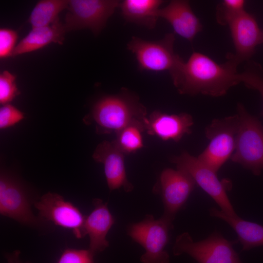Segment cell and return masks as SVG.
I'll return each instance as SVG.
<instances>
[{
    "label": "cell",
    "mask_w": 263,
    "mask_h": 263,
    "mask_svg": "<svg viewBox=\"0 0 263 263\" xmlns=\"http://www.w3.org/2000/svg\"><path fill=\"white\" fill-rule=\"evenodd\" d=\"M219 64L203 53L193 52L171 77L179 94L219 97L241 83L237 66L229 59Z\"/></svg>",
    "instance_id": "6da1fadb"
},
{
    "label": "cell",
    "mask_w": 263,
    "mask_h": 263,
    "mask_svg": "<svg viewBox=\"0 0 263 263\" xmlns=\"http://www.w3.org/2000/svg\"><path fill=\"white\" fill-rule=\"evenodd\" d=\"M91 117L99 132H119L128 125L142 123L147 116L146 108L138 96L126 88L117 94L105 96L94 106Z\"/></svg>",
    "instance_id": "7a4b0ae2"
},
{
    "label": "cell",
    "mask_w": 263,
    "mask_h": 263,
    "mask_svg": "<svg viewBox=\"0 0 263 263\" xmlns=\"http://www.w3.org/2000/svg\"><path fill=\"white\" fill-rule=\"evenodd\" d=\"M175 40L173 33H168L158 40L132 37L127 46L128 50L134 55L139 70L168 71L171 77L184 61L174 51Z\"/></svg>",
    "instance_id": "3957f363"
},
{
    "label": "cell",
    "mask_w": 263,
    "mask_h": 263,
    "mask_svg": "<svg viewBox=\"0 0 263 263\" xmlns=\"http://www.w3.org/2000/svg\"><path fill=\"white\" fill-rule=\"evenodd\" d=\"M240 125L235 150L230 158L259 175L263 169V126L242 103L237 104Z\"/></svg>",
    "instance_id": "277c9868"
},
{
    "label": "cell",
    "mask_w": 263,
    "mask_h": 263,
    "mask_svg": "<svg viewBox=\"0 0 263 263\" xmlns=\"http://www.w3.org/2000/svg\"><path fill=\"white\" fill-rule=\"evenodd\" d=\"M240 125L238 113L213 119L205 129L209 144L198 159L217 173L235 150Z\"/></svg>",
    "instance_id": "5b68a950"
},
{
    "label": "cell",
    "mask_w": 263,
    "mask_h": 263,
    "mask_svg": "<svg viewBox=\"0 0 263 263\" xmlns=\"http://www.w3.org/2000/svg\"><path fill=\"white\" fill-rule=\"evenodd\" d=\"M172 222L163 216L155 220L153 215L148 214L143 221L129 226L128 235L145 249L140 258L142 263H169L165 247L169 231L173 228Z\"/></svg>",
    "instance_id": "8992f818"
},
{
    "label": "cell",
    "mask_w": 263,
    "mask_h": 263,
    "mask_svg": "<svg viewBox=\"0 0 263 263\" xmlns=\"http://www.w3.org/2000/svg\"><path fill=\"white\" fill-rule=\"evenodd\" d=\"M233 244L217 231L198 242L188 232H184L177 237L172 252L175 256L188 254L198 263H243Z\"/></svg>",
    "instance_id": "52a82bcc"
},
{
    "label": "cell",
    "mask_w": 263,
    "mask_h": 263,
    "mask_svg": "<svg viewBox=\"0 0 263 263\" xmlns=\"http://www.w3.org/2000/svg\"><path fill=\"white\" fill-rule=\"evenodd\" d=\"M120 3L116 0H69L64 24L66 31L87 29L99 34Z\"/></svg>",
    "instance_id": "ba28073f"
},
{
    "label": "cell",
    "mask_w": 263,
    "mask_h": 263,
    "mask_svg": "<svg viewBox=\"0 0 263 263\" xmlns=\"http://www.w3.org/2000/svg\"><path fill=\"white\" fill-rule=\"evenodd\" d=\"M170 161L176 164L177 169L188 172L197 185L214 200L220 210L232 217L238 216L227 195L225 185L219 180L216 172L186 151L172 157Z\"/></svg>",
    "instance_id": "9c48e42d"
},
{
    "label": "cell",
    "mask_w": 263,
    "mask_h": 263,
    "mask_svg": "<svg viewBox=\"0 0 263 263\" xmlns=\"http://www.w3.org/2000/svg\"><path fill=\"white\" fill-rule=\"evenodd\" d=\"M30 198L26 191L14 179L1 173L0 177V213L23 225L38 228L45 221L36 217L31 209Z\"/></svg>",
    "instance_id": "30bf717a"
},
{
    "label": "cell",
    "mask_w": 263,
    "mask_h": 263,
    "mask_svg": "<svg viewBox=\"0 0 263 263\" xmlns=\"http://www.w3.org/2000/svg\"><path fill=\"white\" fill-rule=\"evenodd\" d=\"M38 217L45 221L71 229L75 237H84V225L86 216L72 203L57 193L48 192L34 203Z\"/></svg>",
    "instance_id": "8fae6325"
},
{
    "label": "cell",
    "mask_w": 263,
    "mask_h": 263,
    "mask_svg": "<svg viewBox=\"0 0 263 263\" xmlns=\"http://www.w3.org/2000/svg\"><path fill=\"white\" fill-rule=\"evenodd\" d=\"M160 189L164 207L163 217L173 221L197 184L193 178L182 169L167 168L160 177Z\"/></svg>",
    "instance_id": "7c38bea8"
},
{
    "label": "cell",
    "mask_w": 263,
    "mask_h": 263,
    "mask_svg": "<svg viewBox=\"0 0 263 263\" xmlns=\"http://www.w3.org/2000/svg\"><path fill=\"white\" fill-rule=\"evenodd\" d=\"M235 48V53H228L226 59L238 66L249 60L257 46L263 43V30L255 17L244 11L227 25Z\"/></svg>",
    "instance_id": "4fadbf2b"
},
{
    "label": "cell",
    "mask_w": 263,
    "mask_h": 263,
    "mask_svg": "<svg viewBox=\"0 0 263 263\" xmlns=\"http://www.w3.org/2000/svg\"><path fill=\"white\" fill-rule=\"evenodd\" d=\"M125 154L113 141H104L99 143L93 154V159L104 166L107 185L111 191L122 188L128 192L133 188L127 177Z\"/></svg>",
    "instance_id": "5bb4252c"
},
{
    "label": "cell",
    "mask_w": 263,
    "mask_h": 263,
    "mask_svg": "<svg viewBox=\"0 0 263 263\" xmlns=\"http://www.w3.org/2000/svg\"><path fill=\"white\" fill-rule=\"evenodd\" d=\"M193 125L192 116L186 113L169 114L155 111L144 119L145 131L148 134L176 142L186 134L191 132Z\"/></svg>",
    "instance_id": "9a60e30c"
},
{
    "label": "cell",
    "mask_w": 263,
    "mask_h": 263,
    "mask_svg": "<svg viewBox=\"0 0 263 263\" xmlns=\"http://www.w3.org/2000/svg\"><path fill=\"white\" fill-rule=\"evenodd\" d=\"M158 16L171 25L176 34L190 42L202 30L200 20L188 0H171L160 8Z\"/></svg>",
    "instance_id": "2e32d148"
},
{
    "label": "cell",
    "mask_w": 263,
    "mask_h": 263,
    "mask_svg": "<svg viewBox=\"0 0 263 263\" xmlns=\"http://www.w3.org/2000/svg\"><path fill=\"white\" fill-rule=\"evenodd\" d=\"M94 209L86 217L84 232L85 236L90 238L89 249L94 255L104 251L109 245L106 236L115 223V220L109 211L107 203L95 198L93 200Z\"/></svg>",
    "instance_id": "e0dca14e"
},
{
    "label": "cell",
    "mask_w": 263,
    "mask_h": 263,
    "mask_svg": "<svg viewBox=\"0 0 263 263\" xmlns=\"http://www.w3.org/2000/svg\"><path fill=\"white\" fill-rule=\"evenodd\" d=\"M66 32L59 19L48 26L32 28L16 45L12 56L35 51L52 43L62 44Z\"/></svg>",
    "instance_id": "ac0fdd59"
},
{
    "label": "cell",
    "mask_w": 263,
    "mask_h": 263,
    "mask_svg": "<svg viewBox=\"0 0 263 263\" xmlns=\"http://www.w3.org/2000/svg\"><path fill=\"white\" fill-rule=\"evenodd\" d=\"M164 2L162 0H124L120 1L119 7L127 22L152 29L156 26L158 12Z\"/></svg>",
    "instance_id": "d6986e66"
},
{
    "label": "cell",
    "mask_w": 263,
    "mask_h": 263,
    "mask_svg": "<svg viewBox=\"0 0 263 263\" xmlns=\"http://www.w3.org/2000/svg\"><path fill=\"white\" fill-rule=\"evenodd\" d=\"M211 216L221 219L227 223L236 232L242 245V250L263 245V226L239 217H232L215 207L209 210Z\"/></svg>",
    "instance_id": "ffe728a7"
},
{
    "label": "cell",
    "mask_w": 263,
    "mask_h": 263,
    "mask_svg": "<svg viewBox=\"0 0 263 263\" xmlns=\"http://www.w3.org/2000/svg\"><path fill=\"white\" fill-rule=\"evenodd\" d=\"M69 0H42L33 8L28 19L32 28L46 26L59 19V14L67 9Z\"/></svg>",
    "instance_id": "44dd1931"
},
{
    "label": "cell",
    "mask_w": 263,
    "mask_h": 263,
    "mask_svg": "<svg viewBox=\"0 0 263 263\" xmlns=\"http://www.w3.org/2000/svg\"><path fill=\"white\" fill-rule=\"evenodd\" d=\"M144 131V122L131 124L116 133L113 142L125 154L134 153L144 147L142 134Z\"/></svg>",
    "instance_id": "7402d4cb"
},
{
    "label": "cell",
    "mask_w": 263,
    "mask_h": 263,
    "mask_svg": "<svg viewBox=\"0 0 263 263\" xmlns=\"http://www.w3.org/2000/svg\"><path fill=\"white\" fill-rule=\"evenodd\" d=\"M245 1L243 0H224L217 6L216 18L221 25H227L233 19L243 13Z\"/></svg>",
    "instance_id": "603a6c76"
},
{
    "label": "cell",
    "mask_w": 263,
    "mask_h": 263,
    "mask_svg": "<svg viewBox=\"0 0 263 263\" xmlns=\"http://www.w3.org/2000/svg\"><path fill=\"white\" fill-rule=\"evenodd\" d=\"M240 76L241 82L248 88L258 91L263 100V70L261 66L255 62L248 63L244 71L240 73Z\"/></svg>",
    "instance_id": "cb8c5ba5"
},
{
    "label": "cell",
    "mask_w": 263,
    "mask_h": 263,
    "mask_svg": "<svg viewBox=\"0 0 263 263\" xmlns=\"http://www.w3.org/2000/svg\"><path fill=\"white\" fill-rule=\"evenodd\" d=\"M20 93L16 83V76L5 70L0 75V103L9 104Z\"/></svg>",
    "instance_id": "d4e9b609"
},
{
    "label": "cell",
    "mask_w": 263,
    "mask_h": 263,
    "mask_svg": "<svg viewBox=\"0 0 263 263\" xmlns=\"http://www.w3.org/2000/svg\"><path fill=\"white\" fill-rule=\"evenodd\" d=\"M94 255L88 249L66 248L57 263H95Z\"/></svg>",
    "instance_id": "484cf974"
},
{
    "label": "cell",
    "mask_w": 263,
    "mask_h": 263,
    "mask_svg": "<svg viewBox=\"0 0 263 263\" xmlns=\"http://www.w3.org/2000/svg\"><path fill=\"white\" fill-rule=\"evenodd\" d=\"M18 37L16 31L11 29H0V58L12 56Z\"/></svg>",
    "instance_id": "4316f807"
},
{
    "label": "cell",
    "mask_w": 263,
    "mask_h": 263,
    "mask_svg": "<svg viewBox=\"0 0 263 263\" xmlns=\"http://www.w3.org/2000/svg\"><path fill=\"white\" fill-rule=\"evenodd\" d=\"M24 118L23 113L15 106L6 104L0 108V128L6 129Z\"/></svg>",
    "instance_id": "83f0119b"
},
{
    "label": "cell",
    "mask_w": 263,
    "mask_h": 263,
    "mask_svg": "<svg viewBox=\"0 0 263 263\" xmlns=\"http://www.w3.org/2000/svg\"><path fill=\"white\" fill-rule=\"evenodd\" d=\"M20 252L16 250L11 253H6L5 257L7 260V263H31L30 262L23 263L19 259Z\"/></svg>",
    "instance_id": "f1b7e54d"
}]
</instances>
